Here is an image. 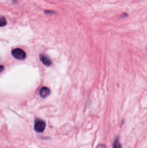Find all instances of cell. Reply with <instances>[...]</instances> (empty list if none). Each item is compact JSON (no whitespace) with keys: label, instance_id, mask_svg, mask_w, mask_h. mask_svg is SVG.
I'll list each match as a JSON object with an SVG mask.
<instances>
[{"label":"cell","instance_id":"cell-5","mask_svg":"<svg viewBox=\"0 0 147 148\" xmlns=\"http://www.w3.org/2000/svg\"><path fill=\"white\" fill-rule=\"evenodd\" d=\"M112 147H113V148H121V145L120 143L119 140H118V137H117V138L115 139V141H114Z\"/></svg>","mask_w":147,"mask_h":148},{"label":"cell","instance_id":"cell-7","mask_svg":"<svg viewBox=\"0 0 147 148\" xmlns=\"http://www.w3.org/2000/svg\"><path fill=\"white\" fill-rule=\"evenodd\" d=\"M96 148H107V147H106V146L105 145L100 144V145H98Z\"/></svg>","mask_w":147,"mask_h":148},{"label":"cell","instance_id":"cell-8","mask_svg":"<svg viewBox=\"0 0 147 148\" xmlns=\"http://www.w3.org/2000/svg\"><path fill=\"white\" fill-rule=\"evenodd\" d=\"M2 69H3V66H0V71L2 70Z\"/></svg>","mask_w":147,"mask_h":148},{"label":"cell","instance_id":"cell-4","mask_svg":"<svg viewBox=\"0 0 147 148\" xmlns=\"http://www.w3.org/2000/svg\"><path fill=\"white\" fill-rule=\"evenodd\" d=\"M40 59L43 62V63L46 66H50L51 65L52 62L50 59L48 58V56H46V55H40Z\"/></svg>","mask_w":147,"mask_h":148},{"label":"cell","instance_id":"cell-3","mask_svg":"<svg viewBox=\"0 0 147 148\" xmlns=\"http://www.w3.org/2000/svg\"><path fill=\"white\" fill-rule=\"evenodd\" d=\"M50 90L49 88H46V87H43L40 89V95L42 98H46L47 96H48L49 94H50Z\"/></svg>","mask_w":147,"mask_h":148},{"label":"cell","instance_id":"cell-1","mask_svg":"<svg viewBox=\"0 0 147 148\" xmlns=\"http://www.w3.org/2000/svg\"><path fill=\"white\" fill-rule=\"evenodd\" d=\"M12 54L17 59H24L26 57L25 52L21 49H15L12 50Z\"/></svg>","mask_w":147,"mask_h":148},{"label":"cell","instance_id":"cell-2","mask_svg":"<svg viewBox=\"0 0 147 148\" xmlns=\"http://www.w3.org/2000/svg\"><path fill=\"white\" fill-rule=\"evenodd\" d=\"M46 128V123L42 119H37L35 123V130L37 132H43Z\"/></svg>","mask_w":147,"mask_h":148},{"label":"cell","instance_id":"cell-6","mask_svg":"<svg viewBox=\"0 0 147 148\" xmlns=\"http://www.w3.org/2000/svg\"><path fill=\"white\" fill-rule=\"evenodd\" d=\"M7 24V20L4 17H0V27H3V26L6 25Z\"/></svg>","mask_w":147,"mask_h":148}]
</instances>
